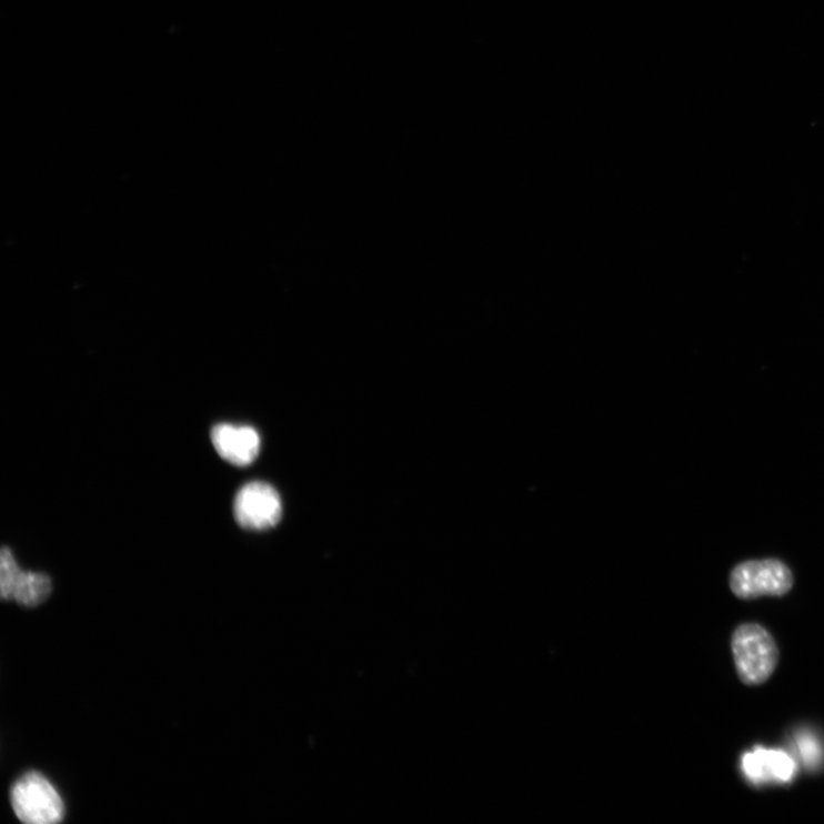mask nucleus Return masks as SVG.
<instances>
[{"mask_svg":"<svg viewBox=\"0 0 824 824\" xmlns=\"http://www.w3.org/2000/svg\"><path fill=\"white\" fill-rule=\"evenodd\" d=\"M283 514L282 500L273 485L253 481L239 491L234 500V516L248 531L274 529Z\"/></svg>","mask_w":824,"mask_h":824,"instance_id":"20e7f679","label":"nucleus"},{"mask_svg":"<svg viewBox=\"0 0 824 824\" xmlns=\"http://www.w3.org/2000/svg\"><path fill=\"white\" fill-rule=\"evenodd\" d=\"M731 647L737 676L744 685L760 686L772 677L780 652L773 635L763 625H738L732 634Z\"/></svg>","mask_w":824,"mask_h":824,"instance_id":"f257e3e1","label":"nucleus"},{"mask_svg":"<svg viewBox=\"0 0 824 824\" xmlns=\"http://www.w3.org/2000/svg\"><path fill=\"white\" fill-rule=\"evenodd\" d=\"M730 586L742 601L764 595L783 596L793 589L794 575L776 559L745 561L732 571Z\"/></svg>","mask_w":824,"mask_h":824,"instance_id":"7ed1b4c3","label":"nucleus"},{"mask_svg":"<svg viewBox=\"0 0 824 824\" xmlns=\"http://www.w3.org/2000/svg\"><path fill=\"white\" fill-rule=\"evenodd\" d=\"M52 592V581L43 573H19L11 592V601L24 607H37L48 601Z\"/></svg>","mask_w":824,"mask_h":824,"instance_id":"0eeeda50","label":"nucleus"},{"mask_svg":"<svg viewBox=\"0 0 824 824\" xmlns=\"http://www.w3.org/2000/svg\"><path fill=\"white\" fill-rule=\"evenodd\" d=\"M741 767L744 776L755 785L790 783L796 774V763L788 754L763 746L745 753Z\"/></svg>","mask_w":824,"mask_h":824,"instance_id":"423d86ee","label":"nucleus"},{"mask_svg":"<svg viewBox=\"0 0 824 824\" xmlns=\"http://www.w3.org/2000/svg\"><path fill=\"white\" fill-rule=\"evenodd\" d=\"M20 572L12 550L3 547L0 552V595L4 601H11L12 587Z\"/></svg>","mask_w":824,"mask_h":824,"instance_id":"6e6552de","label":"nucleus"},{"mask_svg":"<svg viewBox=\"0 0 824 824\" xmlns=\"http://www.w3.org/2000/svg\"><path fill=\"white\" fill-rule=\"evenodd\" d=\"M11 803L19 820L28 824H52L62 821L63 802L51 784L40 773L29 772L12 786Z\"/></svg>","mask_w":824,"mask_h":824,"instance_id":"f03ea898","label":"nucleus"},{"mask_svg":"<svg viewBox=\"0 0 824 824\" xmlns=\"http://www.w3.org/2000/svg\"><path fill=\"white\" fill-rule=\"evenodd\" d=\"M211 441L219 456L235 465L252 464L260 452V436L247 425L218 424L211 431Z\"/></svg>","mask_w":824,"mask_h":824,"instance_id":"39448f33","label":"nucleus"},{"mask_svg":"<svg viewBox=\"0 0 824 824\" xmlns=\"http://www.w3.org/2000/svg\"><path fill=\"white\" fill-rule=\"evenodd\" d=\"M801 755L808 767H815L822 760V751L816 738L808 734L803 733L797 737Z\"/></svg>","mask_w":824,"mask_h":824,"instance_id":"1a4fd4ad","label":"nucleus"}]
</instances>
